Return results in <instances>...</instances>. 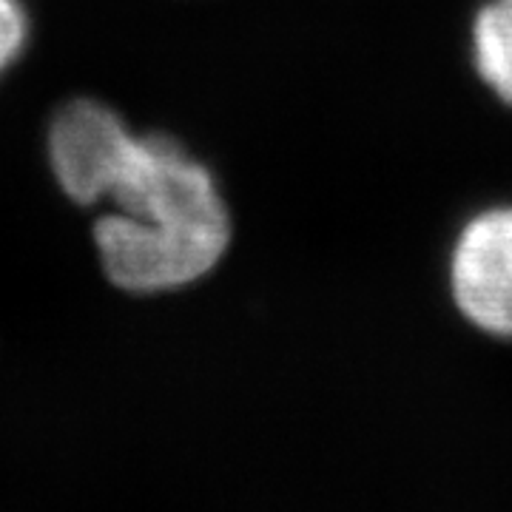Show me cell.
Listing matches in <instances>:
<instances>
[{
	"label": "cell",
	"instance_id": "cell-5",
	"mask_svg": "<svg viewBox=\"0 0 512 512\" xmlns=\"http://www.w3.org/2000/svg\"><path fill=\"white\" fill-rule=\"evenodd\" d=\"M26 43V12L20 0H0V72L20 55Z\"/></svg>",
	"mask_w": 512,
	"mask_h": 512
},
{
	"label": "cell",
	"instance_id": "cell-1",
	"mask_svg": "<svg viewBox=\"0 0 512 512\" xmlns=\"http://www.w3.org/2000/svg\"><path fill=\"white\" fill-rule=\"evenodd\" d=\"M94 225L103 271L131 293L180 291L214 274L234 245V214L208 165L174 137L131 140Z\"/></svg>",
	"mask_w": 512,
	"mask_h": 512
},
{
	"label": "cell",
	"instance_id": "cell-3",
	"mask_svg": "<svg viewBox=\"0 0 512 512\" xmlns=\"http://www.w3.org/2000/svg\"><path fill=\"white\" fill-rule=\"evenodd\" d=\"M134 134L97 100H72L49 128V163L57 185L80 205L106 200Z\"/></svg>",
	"mask_w": 512,
	"mask_h": 512
},
{
	"label": "cell",
	"instance_id": "cell-4",
	"mask_svg": "<svg viewBox=\"0 0 512 512\" xmlns=\"http://www.w3.org/2000/svg\"><path fill=\"white\" fill-rule=\"evenodd\" d=\"M470 66L478 83L512 109V0H481L470 18Z\"/></svg>",
	"mask_w": 512,
	"mask_h": 512
},
{
	"label": "cell",
	"instance_id": "cell-2",
	"mask_svg": "<svg viewBox=\"0 0 512 512\" xmlns=\"http://www.w3.org/2000/svg\"><path fill=\"white\" fill-rule=\"evenodd\" d=\"M447 293L470 328L512 342V202L478 208L447 254Z\"/></svg>",
	"mask_w": 512,
	"mask_h": 512
}]
</instances>
